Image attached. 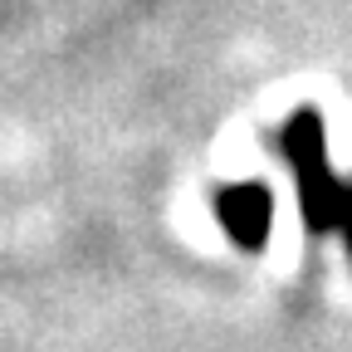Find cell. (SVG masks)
Masks as SVG:
<instances>
[{"mask_svg": "<svg viewBox=\"0 0 352 352\" xmlns=\"http://www.w3.org/2000/svg\"><path fill=\"white\" fill-rule=\"evenodd\" d=\"M220 215H226V226L254 250V245L264 240V226H270V196H264V186L226 191V201H220Z\"/></svg>", "mask_w": 352, "mask_h": 352, "instance_id": "cell-1", "label": "cell"}]
</instances>
